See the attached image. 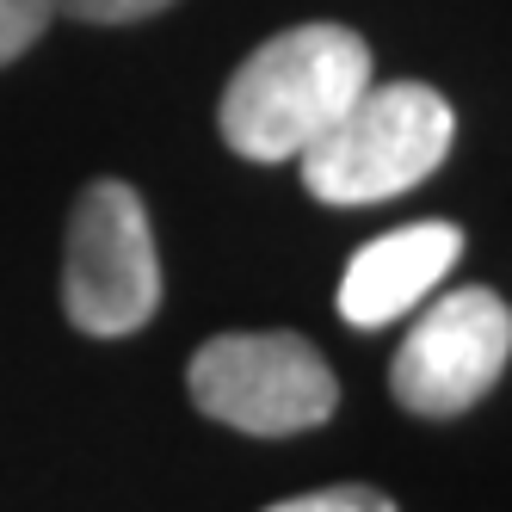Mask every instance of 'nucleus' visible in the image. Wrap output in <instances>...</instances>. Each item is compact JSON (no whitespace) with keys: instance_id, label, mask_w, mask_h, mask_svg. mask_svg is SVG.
Returning a JSON list of instances; mask_svg holds the SVG:
<instances>
[{"instance_id":"9","label":"nucleus","mask_w":512,"mask_h":512,"mask_svg":"<svg viewBox=\"0 0 512 512\" xmlns=\"http://www.w3.org/2000/svg\"><path fill=\"white\" fill-rule=\"evenodd\" d=\"M50 7L75 25H142V19L179 7V0H50Z\"/></svg>"},{"instance_id":"4","label":"nucleus","mask_w":512,"mask_h":512,"mask_svg":"<svg viewBox=\"0 0 512 512\" xmlns=\"http://www.w3.org/2000/svg\"><path fill=\"white\" fill-rule=\"evenodd\" d=\"M161 309V253L130 179H87L62 235V315L87 340H130Z\"/></svg>"},{"instance_id":"1","label":"nucleus","mask_w":512,"mask_h":512,"mask_svg":"<svg viewBox=\"0 0 512 512\" xmlns=\"http://www.w3.org/2000/svg\"><path fill=\"white\" fill-rule=\"evenodd\" d=\"M371 81V44L352 25H284L253 56H241L223 87V105H216V130L241 161H297Z\"/></svg>"},{"instance_id":"6","label":"nucleus","mask_w":512,"mask_h":512,"mask_svg":"<svg viewBox=\"0 0 512 512\" xmlns=\"http://www.w3.org/2000/svg\"><path fill=\"white\" fill-rule=\"evenodd\" d=\"M463 260V229L457 223H401L377 241H364L334 290V309L346 327L358 334H377V327L414 315L438 284L451 278V266Z\"/></svg>"},{"instance_id":"5","label":"nucleus","mask_w":512,"mask_h":512,"mask_svg":"<svg viewBox=\"0 0 512 512\" xmlns=\"http://www.w3.org/2000/svg\"><path fill=\"white\" fill-rule=\"evenodd\" d=\"M512 358V309L488 284L432 290L389 358V395L414 420H457L488 401Z\"/></svg>"},{"instance_id":"7","label":"nucleus","mask_w":512,"mask_h":512,"mask_svg":"<svg viewBox=\"0 0 512 512\" xmlns=\"http://www.w3.org/2000/svg\"><path fill=\"white\" fill-rule=\"evenodd\" d=\"M50 19H56L50 0H0V68H13L19 56L38 50Z\"/></svg>"},{"instance_id":"2","label":"nucleus","mask_w":512,"mask_h":512,"mask_svg":"<svg viewBox=\"0 0 512 512\" xmlns=\"http://www.w3.org/2000/svg\"><path fill=\"white\" fill-rule=\"evenodd\" d=\"M457 112L426 81H371L346 112L297 155L309 198L321 204H383L414 192L451 155Z\"/></svg>"},{"instance_id":"8","label":"nucleus","mask_w":512,"mask_h":512,"mask_svg":"<svg viewBox=\"0 0 512 512\" xmlns=\"http://www.w3.org/2000/svg\"><path fill=\"white\" fill-rule=\"evenodd\" d=\"M266 512H401V506L371 482H334V488H315V494H290Z\"/></svg>"},{"instance_id":"3","label":"nucleus","mask_w":512,"mask_h":512,"mask_svg":"<svg viewBox=\"0 0 512 512\" xmlns=\"http://www.w3.org/2000/svg\"><path fill=\"white\" fill-rule=\"evenodd\" d=\"M192 408L247 438H297L334 420L340 377L290 327H229L210 334L186 364Z\"/></svg>"}]
</instances>
